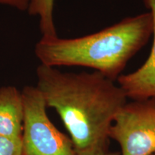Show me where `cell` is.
I'll return each mask as SVG.
<instances>
[{
    "label": "cell",
    "instance_id": "1",
    "mask_svg": "<svg viewBox=\"0 0 155 155\" xmlns=\"http://www.w3.org/2000/svg\"><path fill=\"white\" fill-rule=\"evenodd\" d=\"M36 75V87L60 116L77 155L108 150L110 129L127 103L123 89L97 71L63 72L40 64Z\"/></svg>",
    "mask_w": 155,
    "mask_h": 155
},
{
    "label": "cell",
    "instance_id": "2",
    "mask_svg": "<svg viewBox=\"0 0 155 155\" xmlns=\"http://www.w3.org/2000/svg\"><path fill=\"white\" fill-rule=\"evenodd\" d=\"M152 32V15L149 12L80 38H41L35 54L42 65L90 68L115 81Z\"/></svg>",
    "mask_w": 155,
    "mask_h": 155
},
{
    "label": "cell",
    "instance_id": "3",
    "mask_svg": "<svg viewBox=\"0 0 155 155\" xmlns=\"http://www.w3.org/2000/svg\"><path fill=\"white\" fill-rule=\"evenodd\" d=\"M24 121L22 134L24 155H77L73 141L50 121L47 105L36 86L22 91Z\"/></svg>",
    "mask_w": 155,
    "mask_h": 155
},
{
    "label": "cell",
    "instance_id": "4",
    "mask_svg": "<svg viewBox=\"0 0 155 155\" xmlns=\"http://www.w3.org/2000/svg\"><path fill=\"white\" fill-rule=\"evenodd\" d=\"M109 138L117 141L121 155L155 154V98L127 103L116 114Z\"/></svg>",
    "mask_w": 155,
    "mask_h": 155
},
{
    "label": "cell",
    "instance_id": "5",
    "mask_svg": "<svg viewBox=\"0 0 155 155\" xmlns=\"http://www.w3.org/2000/svg\"><path fill=\"white\" fill-rule=\"evenodd\" d=\"M150 10L153 19V44L152 51L146 62L134 72L118 78L119 86L127 98L143 100L155 98V0H143Z\"/></svg>",
    "mask_w": 155,
    "mask_h": 155
},
{
    "label": "cell",
    "instance_id": "6",
    "mask_svg": "<svg viewBox=\"0 0 155 155\" xmlns=\"http://www.w3.org/2000/svg\"><path fill=\"white\" fill-rule=\"evenodd\" d=\"M24 121L22 91L15 86L0 88V135L21 138Z\"/></svg>",
    "mask_w": 155,
    "mask_h": 155
},
{
    "label": "cell",
    "instance_id": "7",
    "mask_svg": "<svg viewBox=\"0 0 155 155\" xmlns=\"http://www.w3.org/2000/svg\"><path fill=\"white\" fill-rule=\"evenodd\" d=\"M55 0H30L28 12L29 15L38 17L42 38L57 37L53 19Z\"/></svg>",
    "mask_w": 155,
    "mask_h": 155
},
{
    "label": "cell",
    "instance_id": "8",
    "mask_svg": "<svg viewBox=\"0 0 155 155\" xmlns=\"http://www.w3.org/2000/svg\"><path fill=\"white\" fill-rule=\"evenodd\" d=\"M0 155H24L22 139L0 135Z\"/></svg>",
    "mask_w": 155,
    "mask_h": 155
},
{
    "label": "cell",
    "instance_id": "9",
    "mask_svg": "<svg viewBox=\"0 0 155 155\" xmlns=\"http://www.w3.org/2000/svg\"><path fill=\"white\" fill-rule=\"evenodd\" d=\"M30 0H0V5H7L20 11H28Z\"/></svg>",
    "mask_w": 155,
    "mask_h": 155
},
{
    "label": "cell",
    "instance_id": "10",
    "mask_svg": "<svg viewBox=\"0 0 155 155\" xmlns=\"http://www.w3.org/2000/svg\"><path fill=\"white\" fill-rule=\"evenodd\" d=\"M97 155H121V154L118 152H111V151L108 150L105 151V152H103Z\"/></svg>",
    "mask_w": 155,
    "mask_h": 155
},
{
    "label": "cell",
    "instance_id": "11",
    "mask_svg": "<svg viewBox=\"0 0 155 155\" xmlns=\"http://www.w3.org/2000/svg\"><path fill=\"white\" fill-rule=\"evenodd\" d=\"M153 155H155V154H153Z\"/></svg>",
    "mask_w": 155,
    "mask_h": 155
}]
</instances>
